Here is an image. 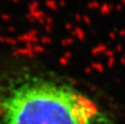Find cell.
Segmentation results:
<instances>
[{"label": "cell", "instance_id": "cell-1", "mask_svg": "<svg viewBox=\"0 0 125 124\" xmlns=\"http://www.w3.org/2000/svg\"><path fill=\"white\" fill-rule=\"evenodd\" d=\"M102 118L93 99L61 80L0 77V124H100Z\"/></svg>", "mask_w": 125, "mask_h": 124}]
</instances>
